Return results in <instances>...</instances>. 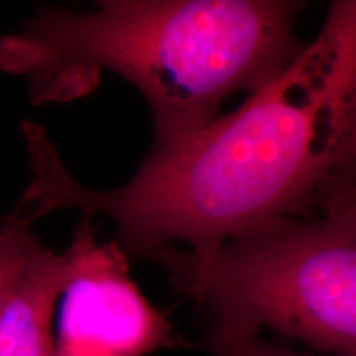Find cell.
Wrapping results in <instances>:
<instances>
[{
  "label": "cell",
  "mask_w": 356,
  "mask_h": 356,
  "mask_svg": "<svg viewBox=\"0 0 356 356\" xmlns=\"http://www.w3.org/2000/svg\"><path fill=\"white\" fill-rule=\"evenodd\" d=\"M33 178L10 215L30 226L76 208L114 221L126 256L168 275L203 269L222 243L275 218H310L322 186L355 167L356 3H330L318 37L233 113L154 150L111 191L73 180L42 126L22 124Z\"/></svg>",
  "instance_id": "obj_1"
},
{
  "label": "cell",
  "mask_w": 356,
  "mask_h": 356,
  "mask_svg": "<svg viewBox=\"0 0 356 356\" xmlns=\"http://www.w3.org/2000/svg\"><path fill=\"white\" fill-rule=\"evenodd\" d=\"M296 0H104L92 12L44 7L0 35V70L26 79L33 104L76 101L101 71L145 97L155 142L180 139L220 118L238 91H259L307 43Z\"/></svg>",
  "instance_id": "obj_2"
},
{
  "label": "cell",
  "mask_w": 356,
  "mask_h": 356,
  "mask_svg": "<svg viewBox=\"0 0 356 356\" xmlns=\"http://www.w3.org/2000/svg\"><path fill=\"white\" fill-rule=\"evenodd\" d=\"M177 291L236 333L269 328L330 356H356L355 167L322 186L310 218H275L222 243Z\"/></svg>",
  "instance_id": "obj_3"
},
{
  "label": "cell",
  "mask_w": 356,
  "mask_h": 356,
  "mask_svg": "<svg viewBox=\"0 0 356 356\" xmlns=\"http://www.w3.org/2000/svg\"><path fill=\"white\" fill-rule=\"evenodd\" d=\"M73 274L65 287L53 356H145L181 345L163 312L142 296L119 244L97 243L83 218L68 246Z\"/></svg>",
  "instance_id": "obj_4"
},
{
  "label": "cell",
  "mask_w": 356,
  "mask_h": 356,
  "mask_svg": "<svg viewBox=\"0 0 356 356\" xmlns=\"http://www.w3.org/2000/svg\"><path fill=\"white\" fill-rule=\"evenodd\" d=\"M71 274L70 248L61 254L33 248L0 315V356H53L51 320Z\"/></svg>",
  "instance_id": "obj_5"
},
{
  "label": "cell",
  "mask_w": 356,
  "mask_h": 356,
  "mask_svg": "<svg viewBox=\"0 0 356 356\" xmlns=\"http://www.w3.org/2000/svg\"><path fill=\"white\" fill-rule=\"evenodd\" d=\"M37 244L38 239L29 226L13 221L8 215L0 218V315L22 266Z\"/></svg>",
  "instance_id": "obj_6"
},
{
  "label": "cell",
  "mask_w": 356,
  "mask_h": 356,
  "mask_svg": "<svg viewBox=\"0 0 356 356\" xmlns=\"http://www.w3.org/2000/svg\"><path fill=\"white\" fill-rule=\"evenodd\" d=\"M208 346L215 356H317L264 340L259 333H236L215 327L208 332Z\"/></svg>",
  "instance_id": "obj_7"
}]
</instances>
